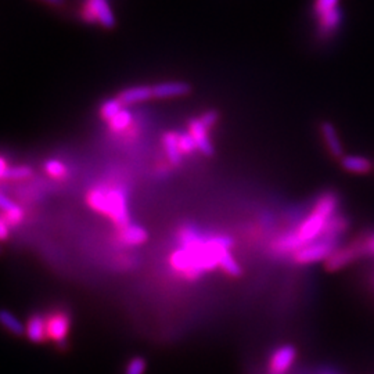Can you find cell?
Listing matches in <instances>:
<instances>
[{
    "label": "cell",
    "instance_id": "cell-24",
    "mask_svg": "<svg viewBox=\"0 0 374 374\" xmlns=\"http://www.w3.org/2000/svg\"><path fill=\"white\" fill-rule=\"evenodd\" d=\"M32 176V168L28 165H18V166H10L7 168L4 176L1 178L3 181L10 179V181H23Z\"/></svg>",
    "mask_w": 374,
    "mask_h": 374
},
{
    "label": "cell",
    "instance_id": "cell-23",
    "mask_svg": "<svg viewBox=\"0 0 374 374\" xmlns=\"http://www.w3.org/2000/svg\"><path fill=\"white\" fill-rule=\"evenodd\" d=\"M122 106H124V105L119 102L118 97L106 100V102L102 105V107H100V117H102L105 121L109 122V121L122 109Z\"/></svg>",
    "mask_w": 374,
    "mask_h": 374
},
{
    "label": "cell",
    "instance_id": "cell-3",
    "mask_svg": "<svg viewBox=\"0 0 374 374\" xmlns=\"http://www.w3.org/2000/svg\"><path fill=\"white\" fill-rule=\"evenodd\" d=\"M341 237L324 233L319 240L314 241L299 250H296L293 254V261L296 265H312L318 262H324L334 251L338 248Z\"/></svg>",
    "mask_w": 374,
    "mask_h": 374
},
{
    "label": "cell",
    "instance_id": "cell-30",
    "mask_svg": "<svg viewBox=\"0 0 374 374\" xmlns=\"http://www.w3.org/2000/svg\"><path fill=\"white\" fill-rule=\"evenodd\" d=\"M218 119H219V112H218L216 109H210V111L204 112V114L200 117L201 124H203L207 129L213 128L215 124L218 122Z\"/></svg>",
    "mask_w": 374,
    "mask_h": 374
},
{
    "label": "cell",
    "instance_id": "cell-19",
    "mask_svg": "<svg viewBox=\"0 0 374 374\" xmlns=\"http://www.w3.org/2000/svg\"><path fill=\"white\" fill-rule=\"evenodd\" d=\"M0 321L3 327L13 336L16 337H23L26 336V324L20 321L13 312L3 309L0 314Z\"/></svg>",
    "mask_w": 374,
    "mask_h": 374
},
{
    "label": "cell",
    "instance_id": "cell-6",
    "mask_svg": "<svg viewBox=\"0 0 374 374\" xmlns=\"http://www.w3.org/2000/svg\"><path fill=\"white\" fill-rule=\"evenodd\" d=\"M71 315L64 311H53L46 315L48 324V340L54 344H64L71 331Z\"/></svg>",
    "mask_w": 374,
    "mask_h": 374
},
{
    "label": "cell",
    "instance_id": "cell-20",
    "mask_svg": "<svg viewBox=\"0 0 374 374\" xmlns=\"http://www.w3.org/2000/svg\"><path fill=\"white\" fill-rule=\"evenodd\" d=\"M219 267L230 277H240L241 273H242V269L239 265V262L236 261V258L230 254V250H225L220 254Z\"/></svg>",
    "mask_w": 374,
    "mask_h": 374
},
{
    "label": "cell",
    "instance_id": "cell-7",
    "mask_svg": "<svg viewBox=\"0 0 374 374\" xmlns=\"http://www.w3.org/2000/svg\"><path fill=\"white\" fill-rule=\"evenodd\" d=\"M298 358V351L292 344H283L276 348L269 356L267 373L287 374L294 366Z\"/></svg>",
    "mask_w": 374,
    "mask_h": 374
},
{
    "label": "cell",
    "instance_id": "cell-11",
    "mask_svg": "<svg viewBox=\"0 0 374 374\" xmlns=\"http://www.w3.org/2000/svg\"><path fill=\"white\" fill-rule=\"evenodd\" d=\"M26 336L33 344H41L48 340V324L46 316L42 314H32L26 323Z\"/></svg>",
    "mask_w": 374,
    "mask_h": 374
},
{
    "label": "cell",
    "instance_id": "cell-29",
    "mask_svg": "<svg viewBox=\"0 0 374 374\" xmlns=\"http://www.w3.org/2000/svg\"><path fill=\"white\" fill-rule=\"evenodd\" d=\"M340 6V0H315L314 1V16H318L327 10L336 9Z\"/></svg>",
    "mask_w": 374,
    "mask_h": 374
},
{
    "label": "cell",
    "instance_id": "cell-21",
    "mask_svg": "<svg viewBox=\"0 0 374 374\" xmlns=\"http://www.w3.org/2000/svg\"><path fill=\"white\" fill-rule=\"evenodd\" d=\"M87 204L97 213L107 215V191L102 188H93L87 194Z\"/></svg>",
    "mask_w": 374,
    "mask_h": 374
},
{
    "label": "cell",
    "instance_id": "cell-15",
    "mask_svg": "<svg viewBox=\"0 0 374 374\" xmlns=\"http://www.w3.org/2000/svg\"><path fill=\"white\" fill-rule=\"evenodd\" d=\"M117 97L119 99V102L124 106H131V105H134V103H141V102H146V100L153 97V87L147 86V85L128 87V89H124L122 92H119Z\"/></svg>",
    "mask_w": 374,
    "mask_h": 374
},
{
    "label": "cell",
    "instance_id": "cell-28",
    "mask_svg": "<svg viewBox=\"0 0 374 374\" xmlns=\"http://www.w3.org/2000/svg\"><path fill=\"white\" fill-rule=\"evenodd\" d=\"M178 141H179V149L182 154H193L197 150V144L190 132L178 134Z\"/></svg>",
    "mask_w": 374,
    "mask_h": 374
},
{
    "label": "cell",
    "instance_id": "cell-18",
    "mask_svg": "<svg viewBox=\"0 0 374 374\" xmlns=\"http://www.w3.org/2000/svg\"><path fill=\"white\" fill-rule=\"evenodd\" d=\"M162 143L164 149L166 151V157L172 165H179L182 162V151L179 149V141H178V134L175 132H166L162 136Z\"/></svg>",
    "mask_w": 374,
    "mask_h": 374
},
{
    "label": "cell",
    "instance_id": "cell-26",
    "mask_svg": "<svg viewBox=\"0 0 374 374\" xmlns=\"http://www.w3.org/2000/svg\"><path fill=\"white\" fill-rule=\"evenodd\" d=\"M359 241V245L363 251V257L366 258H374V230L366 232L356 237Z\"/></svg>",
    "mask_w": 374,
    "mask_h": 374
},
{
    "label": "cell",
    "instance_id": "cell-16",
    "mask_svg": "<svg viewBox=\"0 0 374 374\" xmlns=\"http://www.w3.org/2000/svg\"><path fill=\"white\" fill-rule=\"evenodd\" d=\"M0 207L3 210L1 219H4L9 226H17L23 222L24 218L23 208L17 205L14 201H11L4 193L0 194Z\"/></svg>",
    "mask_w": 374,
    "mask_h": 374
},
{
    "label": "cell",
    "instance_id": "cell-4",
    "mask_svg": "<svg viewBox=\"0 0 374 374\" xmlns=\"http://www.w3.org/2000/svg\"><path fill=\"white\" fill-rule=\"evenodd\" d=\"M365 258L363 251L359 245L358 239L349 241L346 245H340L336 251L324 261V267L327 272H338Z\"/></svg>",
    "mask_w": 374,
    "mask_h": 374
},
{
    "label": "cell",
    "instance_id": "cell-5",
    "mask_svg": "<svg viewBox=\"0 0 374 374\" xmlns=\"http://www.w3.org/2000/svg\"><path fill=\"white\" fill-rule=\"evenodd\" d=\"M318 36L321 41H331L343 28L344 11L341 6L315 16Z\"/></svg>",
    "mask_w": 374,
    "mask_h": 374
},
{
    "label": "cell",
    "instance_id": "cell-10",
    "mask_svg": "<svg viewBox=\"0 0 374 374\" xmlns=\"http://www.w3.org/2000/svg\"><path fill=\"white\" fill-rule=\"evenodd\" d=\"M319 129H321V139L324 141V146L328 154L336 160H341L346 156V150H344L341 137L337 132V128L334 127V124L330 121H323Z\"/></svg>",
    "mask_w": 374,
    "mask_h": 374
},
{
    "label": "cell",
    "instance_id": "cell-9",
    "mask_svg": "<svg viewBox=\"0 0 374 374\" xmlns=\"http://www.w3.org/2000/svg\"><path fill=\"white\" fill-rule=\"evenodd\" d=\"M107 216L111 218L119 228L129 225V213L127 198L122 190L112 188L107 191Z\"/></svg>",
    "mask_w": 374,
    "mask_h": 374
},
{
    "label": "cell",
    "instance_id": "cell-14",
    "mask_svg": "<svg viewBox=\"0 0 374 374\" xmlns=\"http://www.w3.org/2000/svg\"><path fill=\"white\" fill-rule=\"evenodd\" d=\"M188 129L197 144V150H200V153H203L204 156L211 157L214 154V146L208 137V129L201 124L200 118L191 119L188 122Z\"/></svg>",
    "mask_w": 374,
    "mask_h": 374
},
{
    "label": "cell",
    "instance_id": "cell-12",
    "mask_svg": "<svg viewBox=\"0 0 374 374\" xmlns=\"http://www.w3.org/2000/svg\"><path fill=\"white\" fill-rule=\"evenodd\" d=\"M153 87V97L156 99H168V97H181L186 96L191 92V86L182 80L161 82Z\"/></svg>",
    "mask_w": 374,
    "mask_h": 374
},
{
    "label": "cell",
    "instance_id": "cell-17",
    "mask_svg": "<svg viewBox=\"0 0 374 374\" xmlns=\"http://www.w3.org/2000/svg\"><path fill=\"white\" fill-rule=\"evenodd\" d=\"M119 239L127 245H140V244H144L147 241L149 235H147V230L144 228L129 223V225L121 226Z\"/></svg>",
    "mask_w": 374,
    "mask_h": 374
},
{
    "label": "cell",
    "instance_id": "cell-22",
    "mask_svg": "<svg viewBox=\"0 0 374 374\" xmlns=\"http://www.w3.org/2000/svg\"><path fill=\"white\" fill-rule=\"evenodd\" d=\"M132 112L127 108H122L108 124H109V128L115 132H119V131H124L127 129L131 124H132Z\"/></svg>",
    "mask_w": 374,
    "mask_h": 374
},
{
    "label": "cell",
    "instance_id": "cell-27",
    "mask_svg": "<svg viewBox=\"0 0 374 374\" xmlns=\"http://www.w3.org/2000/svg\"><path fill=\"white\" fill-rule=\"evenodd\" d=\"M146 372H147V360L141 356H134L127 363L124 374H146Z\"/></svg>",
    "mask_w": 374,
    "mask_h": 374
},
{
    "label": "cell",
    "instance_id": "cell-2",
    "mask_svg": "<svg viewBox=\"0 0 374 374\" xmlns=\"http://www.w3.org/2000/svg\"><path fill=\"white\" fill-rule=\"evenodd\" d=\"M233 247V240L226 236H203L190 245H181L169 258L172 269L187 280H198L205 273L219 267L220 254Z\"/></svg>",
    "mask_w": 374,
    "mask_h": 374
},
{
    "label": "cell",
    "instance_id": "cell-31",
    "mask_svg": "<svg viewBox=\"0 0 374 374\" xmlns=\"http://www.w3.org/2000/svg\"><path fill=\"white\" fill-rule=\"evenodd\" d=\"M9 237V225L4 219L0 218V239L3 241L7 240Z\"/></svg>",
    "mask_w": 374,
    "mask_h": 374
},
{
    "label": "cell",
    "instance_id": "cell-32",
    "mask_svg": "<svg viewBox=\"0 0 374 374\" xmlns=\"http://www.w3.org/2000/svg\"><path fill=\"white\" fill-rule=\"evenodd\" d=\"M7 162H6V160L4 159H1L0 160V178H3L4 176V173H6V171H7Z\"/></svg>",
    "mask_w": 374,
    "mask_h": 374
},
{
    "label": "cell",
    "instance_id": "cell-8",
    "mask_svg": "<svg viewBox=\"0 0 374 374\" xmlns=\"http://www.w3.org/2000/svg\"><path fill=\"white\" fill-rule=\"evenodd\" d=\"M82 16L86 23H99L107 29L115 27V16L108 0H86Z\"/></svg>",
    "mask_w": 374,
    "mask_h": 374
},
{
    "label": "cell",
    "instance_id": "cell-1",
    "mask_svg": "<svg viewBox=\"0 0 374 374\" xmlns=\"http://www.w3.org/2000/svg\"><path fill=\"white\" fill-rule=\"evenodd\" d=\"M340 196L336 191H326L315 201L312 211L306 215L292 233L280 236L273 242L276 254H294L296 250L319 240L326 233L330 220L338 214Z\"/></svg>",
    "mask_w": 374,
    "mask_h": 374
},
{
    "label": "cell",
    "instance_id": "cell-13",
    "mask_svg": "<svg viewBox=\"0 0 374 374\" xmlns=\"http://www.w3.org/2000/svg\"><path fill=\"white\" fill-rule=\"evenodd\" d=\"M338 162L341 169L351 175H369L374 171L373 161L358 154H346Z\"/></svg>",
    "mask_w": 374,
    "mask_h": 374
},
{
    "label": "cell",
    "instance_id": "cell-33",
    "mask_svg": "<svg viewBox=\"0 0 374 374\" xmlns=\"http://www.w3.org/2000/svg\"><path fill=\"white\" fill-rule=\"evenodd\" d=\"M43 3H48L50 6H63L64 4V0H41Z\"/></svg>",
    "mask_w": 374,
    "mask_h": 374
},
{
    "label": "cell",
    "instance_id": "cell-25",
    "mask_svg": "<svg viewBox=\"0 0 374 374\" xmlns=\"http://www.w3.org/2000/svg\"><path fill=\"white\" fill-rule=\"evenodd\" d=\"M43 169L48 175L55 179H63L68 175V168L58 160H48L43 164Z\"/></svg>",
    "mask_w": 374,
    "mask_h": 374
}]
</instances>
